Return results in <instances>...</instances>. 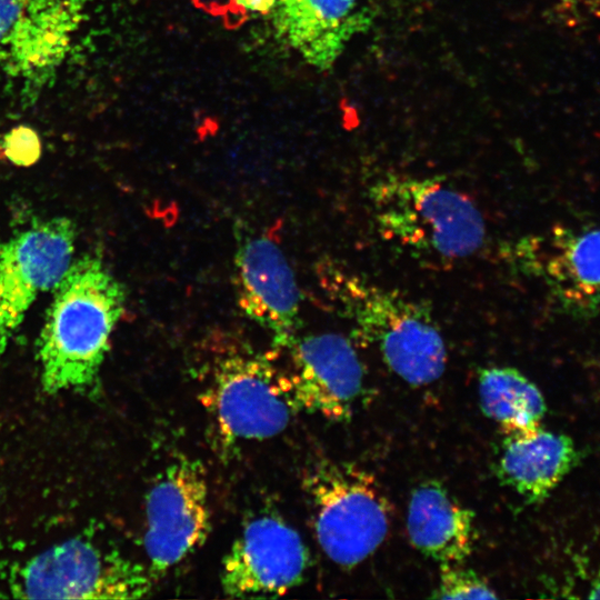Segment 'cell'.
<instances>
[{
  "mask_svg": "<svg viewBox=\"0 0 600 600\" xmlns=\"http://www.w3.org/2000/svg\"><path fill=\"white\" fill-rule=\"evenodd\" d=\"M42 153L39 133L30 126L13 127L0 138V158L18 167L36 164Z\"/></svg>",
  "mask_w": 600,
  "mask_h": 600,
  "instance_id": "19",
  "label": "cell"
},
{
  "mask_svg": "<svg viewBox=\"0 0 600 600\" xmlns=\"http://www.w3.org/2000/svg\"><path fill=\"white\" fill-rule=\"evenodd\" d=\"M76 236L73 221L58 217L0 242V357L32 302L54 289L69 268Z\"/></svg>",
  "mask_w": 600,
  "mask_h": 600,
  "instance_id": "8",
  "label": "cell"
},
{
  "mask_svg": "<svg viewBox=\"0 0 600 600\" xmlns=\"http://www.w3.org/2000/svg\"><path fill=\"white\" fill-rule=\"evenodd\" d=\"M234 290L239 308L287 348L300 326V293L281 249L269 238L249 237L234 254Z\"/></svg>",
  "mask_w": 600,
  "mask_h": 600,
  "instance_id": "13",
  "label": "cell"
},
{
  "mask_svg": "<svg viewBox=\"0 0 600 600\" xmlns=\"http://www.w3.org/2000/svg\"><path fill=\"white\" fill-rule=\"evenodd\" d=\"M303 484L317 541L332 562L356 567L384 541L390 504L372 474L353 464L322 461Z\"/></svg>",
  "mask_w": 600,
  "mask_h": 600,
  "instance_id": "6",
  "label": "cell"
},
{
  "mask_svg": "<svg viewBox=\"0 0 600 600\" xmlns=\"http://www.w3.org/2000/svg\"><path fill=\"white\" fill-rule=\"evenodd\" d=\"M521 269L542 281L557 310L600 318V223L563 226L518 244Z\"/></svg>",
  "mask_w": 600,
  "mask_h": 600,
  "instance_id": "9",
  "label": "cell"
},
{
  "mask_svg": "<svg viewBox=\"0 0 600 600\" xmlns=\"http://www.w3.org/2000/svg\"><path fill=\"white\" fill-rule=\"evenodd\" d=\"M369 200L381 234L427 264H452L484 241L477 206L438 179L390 173L372 183Z\"/></svg>",
  "mask_w": 600,
  "mask_h": 600,
  "instance_id": "3",
  "label": "cell"
},
{
  "mask_svg": "<svg viewBox=\"0 0 600 600\" xmlns=\"http://www.w3.org/2000/svg\"><path fill=\"white\" fill-rule=\"evenodd\" d=\"M478 392L482 412L497 422L506 434L540 428L546 401L538 387L511 367L480 370Z\"/></svg>",
  "mask_w": 600,
  "mask_h": 600,
  "instance_id": "17",
  "label": "cell"
},
{
  "mask_svg": "<svg viewBox=\"0 0 600 600\" xmlns=\"http://www.w3.org/2000/svg\"><path fill=\"white\" fill-rule=\"evenodd\" d=\"M202 399L223 449L272 438L298 412L286 372L268 353L247 347H233L214 358Z\"/></svg>",
  "mask_w": 600,
  "mask_h": 600,
  "instance_id": "4",
  "label": "cell"
},
{
  "mask_svg": "<svg viewBox=\"0 0 600 600\" xmlns=\"http://www.w3.org/2000/svg\"><path fill=\"white\" fill-rule=\"evenodd\" d=\"M562 1H568V0H562Z\"/></svg>",
  "mask_w": 600,
  "mask_h": 600,
  "instance_id": "22",
  "label": "cell"
},
{
  "mask_svg": "<svg viewBox=\"0 0 600 600\" xmlns=\"http://www.w3.org/2000/svg\"><path fill=\"white\" fill-rule=\"evenodd\" d=\"M320 279L353 337L373 349L396 376L414 387L442 376L447 348L426 304L334 262L321 268Z\"/></svg>",
  "mask_w": 600,
  "mask_h": 600,
  "instance_id": "2",
  "label": "cell"
},
{
  "mask_svg": "<svg viewBox=\"0 0 600 600\" xmlns=\"http://www.w3.org/2000/svg\"><path fill=\"white\" fill-rule=\"evenodd\" d=\"M211 530V510L204 468L180 457L154 478L146 497L144 551L148 571L159 579L192 554Z\"/></svg>",
  "mask_w": 600,
  "mask_h": 600,
  "instance_id": "7",
  "label": "cell"
},
{
  "mask_svg": "<svg viewBox=\"0 0 600 600\" xmlns=\"http://www.w3.org/2000/svg\"><path fill=\"white\" fill-rule=\"evenodd\" d=\"M579 454L566 434L534 430L507 434L498 476L529 502H540L577 464Z\"/></svg>",
  "mask_w": 600,
  "mask_h": 600,
  "instance_id": "16",
  "label": "cell"
},
{
  "mask_svg": "<svg viewBox=\"0 0 600 600\" xmlns=\"http://www.w3.org/2000/svg\"><path fill=\"white\" fill-rule=\"evenodd\" d=\"M152 580L148 568L117 548L78 536L13 563L8 588L20 599H138Z\"/></svg>",
  "mask_w": 600,
  "mask_h": 600,
  "instance_id": "5",
  "label": "cell"
},
{
  "mask_svg": "<svg viewBox=\"0 0 600 600\" xmlns=\"http://www.w3.org/2000/svg\"><path fill=\"white\" fill-rule=\"evenodd\" d=\"M407 531L418 551L441 564L464 561L476 541L473 512L436 480L412 490Z\"/></svg>",
  "mask_w": 600,
  "mask_h": 600,
  "instance_id": "15",
  "label": "cell"
},
{
  "mask_svg": "<svg viewBox=\"0 0 600 600\" xmlns=\"http://www.w3.org/2000/svg\"><path fill=\"white\" fill-rule=\"evenodd\" d=\"M126 303L123 286L98 254L73 260L58 284L37 341L43 391H91Z\"/></svg>",
  "mask_w": 600,
  "mask_h": 600,
  "instance_id": "1",
  "label": "cell"
},
{
  "mask_svg": "<svg viewBox=\"0 0 600 600\" xmlns=\"http://www.w3.org/2000/svg\"><path fill=\"white\" fill-rule=\"evenodd\" d=\"M241 10L250 13H271L278 0H232Z\"/></svg>",
  "mask_w": 600,
  "mask_h": 600,
  "instance_id": "20",
  "label": "cell"
},
{
  "mask_svg": "<svg viewBox=\"0 0 600 600\" xmlns=\"http://www.w3.org/2000/svg\"><path fill=\"white\" fill-rule=\"evenodd\" d=\"M589 598L600 599V576L592 582Z\"/></svg>",
  "mask_w": 600,
  "mask_h": 600,
  "instance_id": "21",
  "label": "cell"
},
{
  "mask_svg": "<svg viewBox=\"0 0 600 600\" xmlns=\"http://www.w3.org/2000/svg\"><path fill=\"white\" fill-rule=\"evenodd\" d=\"M82 10L81 0H0V68L41 87L69 52Z\"/></svg>",
  "mask_w": 600,
  "mask_h": 600,
  "instance_id": "11",
  "label": "cell"
},
{
  "mask_svg": "<svg viewBox=\"0 0 600 600\" xmlns=\"http://www.w3.org/2000/svg\"><path fill=\"white\" fill-rule=\"evenodd\" d=\"M308 548L283 517L267 511L247 521L224 554L221 587L230 598L279 597L302 583Z\"/></svg>",
  "mask_w": 600,
  "mask_h": 600,
  "instance_id": "10",
  "label": "cell"
},
{
  "mask_svg": "<svg viewBox=\"0 0 600 600\" xmlns=\"http://www.w3.org/2000/svg\"><path fill=\"white\" fill-rule=\"evenodd\" d=\"M442 564L439 584L431 598L436 599H496L494 590L478 573L458 566Z\"/></svg>",
  "mask_w": 600,
  "mask_h": 600,
  "instance_id": "18",
  "label": "cell"
},
{
  "mask_svg": "<svg viewBox=\"0 0 600 600\" xmlns=\"http://www.w3.org/2000/svg\"><path fill=\"white\" fill-rule=\"evenodd\" d=\"M277 34L308 64L331 68L373 19V0H278Z\"/></svg>",
  "mask_w": 600,
  "mask_h": 600,
  "instance_id": "14",
  "label": "cell"
},
{
  "mask_svg": "<svg viewBox=\"0 0 600 600\" xmlns=\"http://www.w3.org/2000/svg\"><path fill=\"white\" fill-rule=\"evenodd\" d=\"M286 372L297 411L347 420L363 391L364 370L351 341L334 332L296 337Z\"/></svg>",
  "mask_w": 600,
  "mask_h": 600,
  "instance_id": "12",
  "label": "cell"
}]
</instances>
